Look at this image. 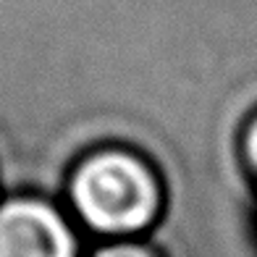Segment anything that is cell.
<instances>
[{
    "instance_id": "cell-1",
    "label": "cell",
    "mask_w": 257,
    "mask_h": 257,
    "mask_svg": "<svg viewBox=\"0 0 257 257\" xmlns=\"http://www.w3.org/2000/svg\"><path fill=\"white\" fill-rule=\"evenodd\" d=\"M61 202L87 239H150L166 218L168 184L142 147L102 142L74 160Z\"/></svg>"
},
{
    "instance_id": "cell-2",
    "label": "cell",
    "mask_w": 257,
    "mask_h": 257,
    "mask_svg": "<svg viewBox=\"0 0 257 257\" xmlns=\"http://www.w3.org/2000/svg\"><path fill=\"white\" fill-rule=\"evenodd\" d=\"M87 236L53 194H0V257H84Z\"/></svg>"
},
{
    "instance_id": "cell-3",
    "label": "cell",
    "mask_w": 257,
    "mask_h": 257,
    "mask_svg": "<svg viewBox=\"0 0 257 257\" xmlns=\"http://www.w3.org/2000/svg\"><path fill=\"white\" fill-rule=\"evenodd\" d=\"M236 160L257 189V105L247 110L236 128Z\"/></svg>"
},
{
    "instance_id": "cell-4",
    "label": "cell",
    "mask_w": 257,
    "mask_h": 257,
    "mask_svg": "<svg viewBox=\"0 0 257 257\" xmlns=\"http://www.w3.org/2000/svg\"><path fill=\"white\" fill-rule=\"evenodd\" d=\"M84 257H168L153 239H115L95 241Z\"/></svg>"
}]
</instances>
